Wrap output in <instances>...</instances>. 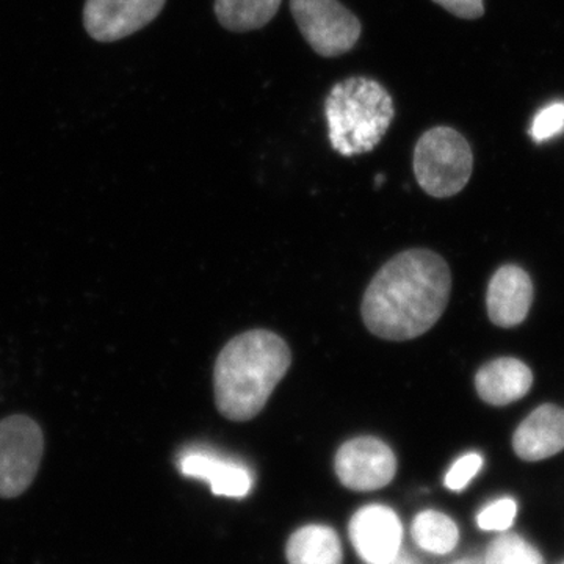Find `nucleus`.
Instances as JSON below:
<instances>
[{
  "instance_id": "14",
  "label": "nucleus",
  "mask_w": 564,
  "mask_h": 564,
  "mask_svg": "<svg viewBox=\"0 0 564 564\" xmlns=\"http://www.w3.org/2000/svg\"><path fill=\"white\" fill-rule=\"evenodd\" d=\"M289 564H343V545L332 527L306 525L288 543Z\"/></svg>"
},
{
  "instance_id": "11",
  "label": "nucleus",
  "mask_w": 564,
  "mask_h": 564,
  "mask_svg": "<svg viewBox=\"0 0 564 564\" xmlns=\"http://www.w3.org/2000/svg\"><path fill=\"white\" fill-rule=\"evenodd\" d=\"M185 477L199 478L210 485L215 496L242 499L252 488V475L243 464L221 458L207 451H188L180 458Z\"/></svg>"
},
{
  "instance_id": "23",
  "label": "nucleus",
  "mask_w": 564,
  "mask_h": 564,
  "mask_svg": "<svg viewBox=\"0 0 564 564\" xmlns=\"http://www.w3.org/2000/svg\"><path fill=\"white\" fill-rule=\"evenodd\" d=\"M452 564H480L478 562H475L473 558H466V560H459V562H455Z\"/></svg>"
},
{
  "instance_id": "10",
  "label": "nucleus",
  "mask_w": 564,
  "mask_h": 564,
  "mask_svg": "<svg viewBox=\"0 0 564 564\" xmlns=\"http://www.w3.org/2000/svg\"><path fill=\"white\" fill-rule=\"evenodd\" d=\"M533 302V282L516 265L497 270L489 282L486 306L489 318L497 326L511 328L525 321Z\"/></svg>"
},
{
  "instance_id": "17",
  "label": "nucleus",
  "mask_w": 564,
  "mask_h": 564,
  "mask_svg": "<svg viewBox=\"0 0 564 564\" xmlns=\"http://www.w3.org/2000/svg\"><path fill=\"white\" fill-rule=\"evenodd\" d=\"M486 564H544L543 556L529 541L516 534L497 538L486 552Z\"/></svg>"
},
{
  "instance_id": "15",
  "label": "nucleus",
  "mask_w": 564,
  "mask_h": 564,
  "mask_svg": "<svg viewBox=\"0 0 564 564\" xmlns=\"http://www.w3.org/2000/svg\"><path fill=\"white\" fill-rule=\"evenodd\" d=\"M282 0H215V14L231 32H250L273 20Z\"/></svg>"
},
{
  "instance_id": "12",
  "label": "nucleus",
  "mask_w": 564,
  "mask_h": 564,
  "mask_svg": "<svg viewBox=\"0 0 564 564\" xmlns=\"http://www.w3.org/2000/svg\"><path fill=\"white\" fill-rule=\"evenodd\" d=\"M513 448L525 462L560 454L564 448V410L555 404L536 408L516 430Z\"/></svg>"
},
{
  "instance_id": "4",
  "label": "nucleus",
  "mask_w": 564,
  "mask_h": 564,
  "mask_svg": "<svg viewBox=\"0 0 564 564\" xmlns=\"http://www.w3.org/2000/svg\"><path fill=\"white\" fill-rule=\"evenodd\" d=\"M415 180L434 198H451L466 187L474 170L469 141L445 126L423 133L414 148Z\"/></svg>"
},
{
  "instance_id": "5",
  "label": "nucleus",
  "mask_w": 564,
  "mask_h": 564,
  "mask_svg": "<svg viewBox=\"0 0 564 564\" xmlns=\"http://www.w3.org/2000/svg\"><path fill=\"white\" fill-rule=\"evenodd\" d=\"M44 434L29 415L0 421V497L14 499L28 491L39 474Z\"/></svg>"
},
{
  "instance_id": "9",
  "label": "nucleus",
  "mask_w": 564,
  "mask_h": 564,
  "mask_svg": "<svg viewBox=\"0 0 564 564\" xmlns=\"http://www.w3.org/2000/svg\"><path fill=\"white\" fill-rule=\"evenodd\" d=\"M350 538L364 562L384 564L402 551V522L391 508L367 505L352 516Z\"/></svg>"
},
{
  "instance_id": "13",
  "label": "nucleus",
  "mask_w": 564,
  "mask_h": 564,
  "mask_svg": "<svg viewBox=\"0 0 564 564\" xmlns=\"http://www.w3.org/2000/svg\"><path fill=\"white\" fill-rule=\"evenodd\" d=\"M532 384V370L514 358H500L485 364L475 377L478 395L492 406L518 402L529 393Z\"/></svg>"
},
{
  "instance_id": "6",
  "label": "nucleus",
  "mask_w": 564,
  "mask_h": 564,
  "mask_svg": "<svg viewBox=\"0 0 564 564\" xmlns=\"http://www.w3.org/2000/svg\"><path fill=\"white\" fill-rule=\"evenodd\" d=\"M293 20L322 57L347 54L361 39V21L339 0H291Z\"/></svg>"
},
{
  "instance_id": "16",
  "label": "nucleus",
  "mask_w": 564,
  "mask_h": 564,
  "mask_svg": "<svg viewBox=\"0 0 564 564\" xmlns=\"http://www.w3.org/2000/svg\"><path fill=\"white\" fill-rule=\"evenodd\" d=\"M413 540L423 551L445 555L454 551L459 541V530L447 514L426 510L414 519Z\"/></svg>"
},
{
  "instance_id": "3",
  "label": "nucleus",
  "mask_w": 564,
  "mask_h": 564,
  "mask_svg": "<svg viewBox=\"0 0 564 564\" xmlns=\"http://www.w3.org/2000/svg\"><path fill=\"white\" fill-rule=\"evenodd\" d=\"M393 117L391 95L380 82L367 77L339 82L325 99L329 143L344 158L373 151L391 128Z\"/></svg>"
},
{
  "instance_id": "18",
  "label": "nucleus",
  "mask_w": 564,
  "mask_h": 564,
  "mask_svg": "<svg viewBox=\"0 0 564 564\" xmlns=\"http://www.w3.org/2000/svg\"><path fill=\"white\" fill-rule=\"evenodd\" d=\"M518 503L511 497L494 500L481 508L477 516V524L485 532H505L514 524Z\"/></svg>"
},
{
  "instance_id": "22",
  "label": "nucleus",
  "mask_w": 564,
  "mask_h": 564,
  "mask_svg": "<svg viewBox=\"0 0 564 564\" xmlns=\"http://www.w3.org/2000/svg\"><path fill=\"white\" fill-rule=\"evenodd\" d=\"M384 564H421L417 558L411 556L410 554H404V552L400 551L399 554L393 556V558L389 560L388 563Z\"/></svg>"
},
{
  "instance_id": "20",
  "label": "nucleus",
  "mask_w": 564,
  "mask_h": 564,
  "mask_svg": "<svg viewBox=\"0 0 564 564\" xmlns=\"http://www.w3.org/2000/svg\"><path fill=\"white\" fill-rule=\"evenodd\" d=\"M484 467V458L478 454H467L456 459L454 466L451 467L445 475V486L451 491L459 492L467 488V485L477 477Z\"/></svg>"
},
{
  "instance_id": "8",
  "label": "nucleus",
  "mask_w": 564,
  "mask_h": 564,
  "mask_svg": "<svg viewBox=\"0 0 564 564\" xmlns=\"http://www.w3.org/2000/svg\"><path fill=\"white\" fill-rule=\"evenodd\" d=\"M166 0H87L85 31L101 43L126 39L147 28L161 14Z\"/></svg>"
},
{
  "instance_id": "21",
  "label": "nucleus",
  "mask_w": 564,
  "mask_h": 564,
  "mask_svg": "<svg viewBox=\"0 0 564 564\" xmlns=\"http://www.w3.org/2000/svg\"><path fill=\"white\" fill-rule=\"evenodd\" d=\"M433 2L462 20H478L485 13L484 0H433Z\"/></svg>"
},
{
  "instance_id": "1",
  "label": "nucleus",
  "mask_w": 564,
  "mask_h": 564,
  "mask_svg": "<svg viewBox=\"0 0 564 564\" xmlns=\"http://www.w3.org/2000/svg\"><path fill=\"white\" fill-rule=\"evenodd\" d=\"M451 291V269L440 254L430 250L400 252L367 288L364 323L381 339H415L440 321Z\"/></svg>"
},
{
  "instance_id": "2",
  "label": "nucleus",
  "mask_w": 564,
  "mask_h": 564,
  "mask_svg": "<svg viewBox=\"0 0 564 564\" xmlns=\"http://www.w3.org/2000/svg\"><path fill=\"white\" fill-rule=\"evenodd\" d=\"M291 361L288 344L272 332L254 329L234 337L215 364L218 411L229 421L254 419L288 373Z\"/></svg>"
},
{
  "instance_id": "7",
  "label": "nucleus",
  "mask_w": 564,
  "mask_h": 564,
  "mask_svg": "<svg viewBox=\"0 0 564 564\" xmlns=\"http://www.w3.org/2000/svg\"><path fill=\"white\" fill-rule=\"evenodd\" d=\"M334 466L345 488L375 491L391 484L397 473V458L383 441L362 436L339 448Z\"/></svg>"
},
{
  "instance_id": "19",
  "label": "nucleus",
  "mask_w": 564,
  "mask_h": 564,
  "mask_svg": "<svg viewBox=\"0 0 564 564\" xmlns=\"http://www.w3.org/2000/svg\"><path fill=\"white\" fill-rule=\"evenodd\" d=\"M564 131V102L551 104L545 109L538 111L534 117L530 135L538 143L554 139Z\"/></svg>"
}]
</instances>
